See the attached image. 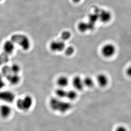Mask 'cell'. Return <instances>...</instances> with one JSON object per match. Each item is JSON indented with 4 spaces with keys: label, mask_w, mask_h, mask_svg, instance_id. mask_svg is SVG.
Wrapping results in <instances>:
<instances>
[{
    "label": "cell",
    "mask_w": 131,
    "mask_h": 131,
    "mask_svg": "<svg viewBox=\"0 0 131 131\" xmlns=\"http://www.w3.org/2000/svg\"><path fill=\"white\" fill-rule=\"evenodd\" d=\"M49 106L52 110L62 113L69 111L73 108L71 103L64 101L57 97L52 98L50 100Z\"/></svg>",
    "instance_id": "obj_1"
},
{
    "label": "cell",
    "mask_w": 131,
    "mask_h": 131,
    "mask_svg": "<svg viewBox=\"0 0 131 131\" xmlns=\"http://www.w3.org/2000/svg\"><path fill=\"white\" fill-rule=\"evenodd\" d=\"M33 104V100L30 95H26L17 100L16 106L17 108L23 111L29 110Z\"/></svg>",
    "instance_id": "obj_2"
},
{
    "label": "cell",
    "mask_w": 131,
    "mask_h": 131,
    "mask_svg": "<svg viewBox=\"0 0 131 131\" xmlns=\"http://www.w3.org/2000/svg\"><path fill=\"white\" fill-rule=\"evenodd\" d=\"M116 47L112 43H105L102 46L101 53L103 56L106 58H110L115 54L116 52Z\"/></svg>",
    "instance_id": "obj_3"
},
{
    "label": "cell",
    "mask_w": 131,
    "mask_h": 131,
    "mask_svg": "<svg viewBox=\"0 0 131 131\" xmlns=\"http://www.w3.org/2000/svg\"><path fill=\"white\" fill-rule=\"evenodd\" d=\"M13 37L16 39V43H18L23 49L25 50H27L29 49L31 45V41L29 38L27 37L26 35L21 34H17L14 35Z\"/></svg>",
    "instance_id": "obj_4"
},
{
    "label": "cell",
    "mask_w": 131,
    "mask_h": 131,
    "mask_svg": "<svg viewBox=\"0 0 131 131\" xmlns=\"http://www.w3.org/2000/svg\"><path fill=\"white\" fill-rule=\"evenodd\" d=\"M66 47L65 42L62 40H54L50 44V49L53 52H60L63 51Z\"/></svg>",
    "instance_id": "obj_5"
},
{
    "label": "cell",
    "mask_w": 131,
    "mask_h": 131,
    "mask_svg": "<svg viewBox=\"0 0 131 131\" xmlns=\"http://www.w3.org/2000/svg\"><path fill=\"white\" fill-rule=\"evenodd\" d=\"M15 99V94L13 92L9 91L0 92V100L9 104L14 101Z\"/></svg>",
    "instance_id": "obj_6"
},
{
    "label": "cell",
    "mask_w": 131,
    "mask_h": 131,
    "mask_svg": "<svg viewBox=\"0 0 131 131\" xmlns=\"http://www.w3.org/2000/svg\"><path fill=\"white\" fill-rule=\"evenodd\" d=\"M12 109L10 106L7 104H4L0 106V115L4 118H9L11 115Z\"/></svg>",
    "instance_id": "obj_7"
},
{
    "label": "cell",
    "mask_w": 131,
    "mask_h": 131,
    "mask_svg": "<svg viewBox=\"0 0 131 131\" xmlns=\"http://www.w3.org/2000/svg\"><path fill=\"white\" fill-rule=\"evenodd\" d=\"M72 83L75 90H82L84 87L83 78L79 76H77L73 78L72 80Z\"/></svg>",
    "instance_id": "obj_8"
},
{
    "label": "cell",
    "mask_w": 131,
    "mask_h": 131,
    "mask_svg": "<svg viewBox=\"0 0 131 131\" xmlns=\"http://www.w3.org/2000/svg\"><path fill=\"white\" fill-rule=\"evenodd\" d=\"M97 82L101 87H105L109 82V79L106 74L104 73H100L96 77Z\"/></svg>",
    "instance_id": "obj_9"
},
{
    "label": "cell",
    "mask_w": 131,
    "mask_h": 131,
    "mask_svg": "<svg viewBox=\"0 0 131 131\" xmlns=\"http://www.w3.org/2000/svg\"><path fill=\"white\" fill-rule=\"evenodd\" d=\"M15 49V43L12 40L6 41L3 45L4 51L7 54H11L13 53Z\"/></svg>",
    "instance_id": "obj_10"
},
{
    "label": "cell",
    "mask_w": 131,
    "mask_h": 131,
    "mask_svg": "<svg viewBox=\"0 0 131 131\" xmlns=\"http://www.w3.org/2000/svg\"><path fill=\"white\" fill-rule=\"evenodd\" d=\"M69 83V79L65 76H60L57 80V83L60 88H66L68 87Z\"/></svg>",
    "instance_id": "obj_11"
},
{
    "label": "cell",
    "mask_w": 131,
    "mask_h": 131,
    "mask_svg": "<svg viewBox=\"0 0 131 131\" xmlns=\"http://www.w3.org/2000/svg\"><path fill=\"white\" fill-rule=\"evenodd\" d=\"M111 18V15L109 12L106 10H100L99 19L101 21L104 23L108 22L110 21Z\"/></svg>",
    "instance_id": "obj_12"
},
{
    "label": "cell",
    "mask_w": 131,
    "mask_h": 131,
    "mask_svg": "<svg viewBox=\"0 0 131 131\" xmlns=\"http://www.w3.org/2000/svg\"><path fill=\"white\" fill-rule=\"evenodd\" d=\"M8 81L13 85H17L19 83L20 80V76L18 74H15L12 73L6 76Z\"/></svg>",
    "instance_id": "obj_13"
},
{
    "label": "cell",
    "mask_w": 131,
    "mask_h": 131,
    "mask_svg": "<svg viewBox=\"0 0 131 131\" xmlns=\"http://www.w3.org/2000/svg\"><path fill=\"white\" fill-rule=\"evenodd\" d=\"M67 92V90L64 89V88L59 87L56 89L55 93L56 94V97L57 98L60 99H62L66 98Z\"/></svg>",
    "instance_id": "obj_14"
},
{
    "label": "cell",
    "mask_w": 131,
    "mask_h": 131,
    "mask_svg": "<svg viewBox=\"0 0 131 131\" xmlns=\"http://www.w3.org/2000/svg\"><path fill=\"white\" fill-rule=\"evenodd\" d=\"M84 87L92 88L94 85V81L91 77L87 76L83 79Z\"/></svg>",
    "instance_id": "obj_15"
},
{
    "label": "cell",
    "mask_w": 131,
    "mask_h": 131,
    "mask_svg": "<svg viewBox=\"0 0 131 131\" xmlns=\"http://www.w3.org/2000/svg\"><path fill=\"white\" fill-rule=\"evenodd\" d=\"M78 94L74 89H71L67 91L66 98L70 100H75L77 98Z\"/></svg>",
    "instance_id": "obj_16"
},
{
    "label": "cell",
    "mask_w": 131,
    "mask_h": 131,
    "mask_svg": "<svg viewBox=\"0 0 131 131\" xmlns=\"http://www.w3.org/2000/svg\"><path fill=\"white\" fill-rule=\"evenodd\" d=\"M9 68L12 73L15 74H18L21 70L20 66L17 63H15L12 65V66L9 67Z\"/></svg>",
    "instance_id": "obj_17"
},
{
    "label": "cell",
    "mask_w": 131,
    "mask_h": 131,
    "mask_svg": "<svg viewBox=\"0 0 131 131\" xmlns=\"http://www.w3.org/2000/svg\"><path fill=\"white\" fill-rule=\"evenodd\" d=\"M71 34L69 31H65L62 32L61 35V39L64 41H68L71 39Z\"/></svg>",
    "instance_id": "obj_18"
},
{
    "label": "cell",
    "mask_w": 131,
    "mask_h": 131,
    "mask_svg": "<svg viewBox=\"0 0 131 131\" xmlns=\"http://www.w3.org/2000/svg\"><path fill=\"white\" fill-rule=\"evenodd\" d=\"M64 52L68 56L72 55L75 52V48L73 46H68L66 47L64 50Z\"/></svg>",
    "instance_id": "obj_19"
},
{
    "label": "cell",
    "mask_w": 131,
    "mask_h": 131,
    "mask_svg": "<svg viewBox=\"0 0 131 131\" xmlns=\"http://www.w3.org/2000/svg\"><path fill=\"white\" fill-rule=\"evenodd\" d=\"M115 131H128L127 129L124 126H117Z\"/></svg>",
    "instance_id": "obj_20"
},
{
    "label": "cell",
    "mask_w": 131,
    "mask_h": 131,
    "mask_svg": "<svg viewBox=\"0 0 131 131\" xmlns=\"http://www.w3.org/2000/svg\"><path fill=\"white\" fill-rule=\"evenodd\" d=\"M126 73L128 76L131 77V64L126 69Z\"/></svg>",
    "instance_id": "obj_21"
},
{
    "label": "cell",
    "mask_w": 131,
    "mask_h": 131,
    "mask_svg": "<svg viewBox=\"0 0 131 131\" xmlns=\"http://www.w3.org/2000/svg\"><path fill=\"white\" fill-rule=\"evenodd\" d=\"M2 76L0 75V89L3 88L4 87L5 83H4V82L2 80Z\"/></svg>",
    "instance_id": "obj_22"
},
{
    "label": "cell",
    "mask_w": 131,
    "mask_h": 131,
    "mask_svg": "<svg viewBox=\"0 0 131 131\" xmlns=\"http://www.w3.org/2000/svg\"><path fill=\"white\" fill-rule=\"evenodd\" d=\"M81 0H73V1L75 3H78Z\"/></svg>",
    "instance_id": "obj_23"
},
{
    "label": "cell",
    "mask_w": 131,
    "mask_h": 131,
    "mask_svg": "<svg viewBox=\"0 0 131 131\" xmlns=\"http://www.w3.org/2000/svg\"><path fill=\"white\" fill-rule=\"evenodd\" d=\"M2 0H0V1H1Z\"/></svg>",
    "instance_id": "obj_24"
}]
</instances>
